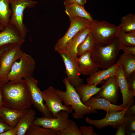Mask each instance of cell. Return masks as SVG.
<instances>
[{
	"mask_svg": "<svg viewBox=\"0 0 135 135\" xmlns=\"http://www.w3.org/2000/svg\"><path fill=\"white\" fill-rule=\"evenodd\" d=\"M1 88L4 107L21 111L28 110L32 106L28 86L24 79L1 84Z\"/></svg>",
	"mask_w": 135,
	"mask_h": 135,
	"instance_id": "cell-1",
	"label": "cell"
},
{
	"mask_svg": "<svg viewBox=\"0 0 135 135\" xmlns=\"http://www.w3.org/2000/svg\"><path fill=\"white\" fill-rule=\"evenodd\" d=\"M63 82L66 87V91L56 89V91L64 105L71 106L74 111V112L72 114L73 118L81 119L85 115L98 112L96 110L87 107L82 102L76 88L70 84L66 78L64 79Z\"/></svg>",
	"mask_w": 135,
	"mask_h": 135,
	"instance_id": "cell-2",
	"label": "cell"
},
{
	"mask_svg": "<svg viewBox=\"0 0 135 135\" xmlns=\"http://www.w3.org/2000/svg\"><path fill=\"white\" fill-rule=\"evenodd\" d=\"M120 46L116 38L107 45L96 44L90 52L91 58L100 68H108L116 63L118 55L120 50Z\"/></svg>",
	"mask_w": 135,
	"mask_h": 135,
	"instance_id": "cell-3",
	"label": "cell"
},
{
	"mask_svg": "<svg viewBox=\"0 0 135 135\" xmlns=\"http://www.w3.org/2000/svg\"><path fill=\"white\" fill-rule=\"evenodd\" d=\"M90 33L96 44L104 46L109 44L116 38L119 29L118 26L106 21L96 20L91 22Z\"/></svg>",
	"mask_w": 135,
	"mask_h": 135,
	"instance_id": "cell-4",
	"label": "cell"
},
{
	"mask_svg": "<svg viewBox=\"0 0 135 135\" xmlns=\"http://www.w3.org/2000/svg\"><path fill=\"white\" fill-rule=\"evenodd\" d=\"M38 4L33 0H11L12 14L10 23L14 25L25 38L28 32L26 26L24 22V13L26 8L34 7Z\"/></svg>",
	"mask_w": 135,
	"mask_h": 135,
	"instance_id": "cell-5",
	"label": "cell"
},
{
	"mask_svg": "<svg viewBox=\"0 0 135 135\" xmlns=\"http://www.w3.org/2000/svg\"><path fill=\"white\" fill-rule=\"evenodd\" d=\"M19 62L16 61L8 76V80L15 82L27 76H33L36 62L32 56L24 52Z\"/></svg>",
	"mask_w": 135,
	"mask_h": 135,
	"instance_id": "cell-6",
	"label": "cell"
},
{
	"mask_svg": "<svg viewBox=\"0 0 135 135\" xmlns=\"http://www.w3.org/2000/svg\"><path fill=\"white\" fill-rule=\"evenodd\" d=\"M24 52L21 47H10L2 52L0 60V83L1 84L8 82V76L14 63L22 57Z\"/></svg>",
	"mask_w": 135,
	"mask_h": 135,
	"instance_id": "cell-7",
	"label": "cell"
},
{
	"mask_svg": "<svg viewBox=\"0 0 135 135\" xmlns=\"http://www.w3.org/2000/svg\"><path fill=\"white\" fill-rule=\"evenodd\" d=\"M24 79L27 84L32 105L34 108L41 114L43 117L54 118L53 114L44 104L41 91L38 86V81L33 76H27Z\"/></svg>",
	"mask_w": 135,
	"mask_h": 135,
	"instance_id": "cell-8",
	"label": "cell"
},
{
	"mask_svg": "<svg viewBox=\"0 0 135 135\" xmlns=\"http://www.w3.org/2000/svg\"><path fill=\"white\" fill-rule=\"evenodd\" d=\"M55 89L51 86L46 89L41 91L43 98L46 102V106L53 114L54 118H56L57 113L62 110L66 111L71 114L73 112L72 108L63 104L62 100L56 92Z\"/></svg>",
	"mask_w": 135,
	"mask_h": 135,
	"instance_id": "cell-9",
	"label": "cell"
},
{
	"mask_svg": "<svg viewBox=\"0 0 135 135\" xmlns=\"http://www.w3.org/2000/svg\"><path fill=\"white\" fill-rule=\"evenodd\" d=\"M71 22L68 30L62 38L59 39L54 46L57 52L63 48L80 31L90 27L91 22L83 18L76 17L70 20Z\"/></svg>",
	"mask_w": 135,
	"mask_h": 135,
	"instance_id": "cell-10",
	"label": "cell"
},
{
	"mask_svg": "<svg viewBox=\"0 0 135 135\" xmlns=\"http://www.w3.org/2000/svg\"><path fill=\"white\" fill-rule=\"evenodd\" d=\"M69 114L66 111L62 110L56 114L55 118L35 117L33 123L45 128L60 131L67 126L69 120Z\"/></svg>",
	"mask_w": 135,
	"mask_h": 135,
	"instance_id": "cell-11",
	"label": "cell"
},
{
	"mask_svg": "<svg viewBox=\"0 0 135 135\" xmlns=\"http://www.w3.org/2000/svg\"><path fill=\"white\" fill-rule=\"evenodd\" d=\"M58 52L64 62L66 78L70 84L76 88L84 83L83 79L80 77V74L77 61L66 53Z\"/></svg>",
	"mask_w": 135,
	"mask_h": 135,
	"instance_id": "cell-12",
	"label": "cell"
},
{
	"mask_svg": "<svg viewBox=\"0 0 135 135\" xmlns=\"http://www.w3.org/2000/svg\"><path fill=\"white\" fill-rule=\"evenodd\" d=\"M25 40L16 27L11 24H8L0 32V51L9 46L21 47Z\"/></svg>",
	"mask_w": 135,
	"mask_h": 135,
	"instance_id": "cell-13",
	"label": "cell"
},
{
	"mask_svg": "<svg viewBox=\"0 0 135 135\" xmlns=\"http://www.w3.org/2000/svg\"><path fill=\"white\" fill-rule=\"evenodd\" d=\"M129 106L128 105L124 110L120 111L106 112L105 117L100 120H92L86 116V121L90 124L94 125L98 129H101L108 126L117 128L118 125L123 122L126 112Z\"/></svg>",
	"mask_w": 135,
	"mask_h": 135,
	"instance_id": "cell-14",
	"label": "cell"
},
{
	"mask_svg": "<svg viewBox=\"0 0 135 135\" xmlns=\"http://www.w3.org/2000/svg\"><path fill=\"white\" fill-rule=\"evenodd\" d=\"M119 89L115 75L106 80L96 97H102L111 103L116 104L118 99Z\"/></svg>",
	"mask_w": 135,
	"mask_h": 135,
	"instance_id": "cell-15",
	"label": "cell"
},
{
	"mask_svg": "<svg viewBox=\"0 0 135 135\" xmlns=\"http://www.w3.org/2000/svg\"><path fill=\"white\" fill-rule=\"evenodd\" d=\"M90 32V27L84 28L79 32L64 47L58 52L66 53L77 61L78 48Z\"/></svg>",
	"mask_w": 135,
	"mask_h": 135,
	"instance_id": "cell-16",
	"label": "cell"
},
{
	"mask_svg": "<svg viewBox=\"0 0 135 135\" xmlns=\"http://www.w3.org/2000/svg\"><path fill=\"white\" fill-rule=\"evenodd\" d=\"M116 76L122 96V103L120 106L125 108L128 105L134 104V97L130 90L124 71L120 66Z\"/></svg>",
	"mask_w": 135,
	"mask_h": 135,
	"instance_id": "cell-17",
	"label": "cell"
},
{
	"mask_svg": "<svg viewBox=\"0 0 135 135\" xmlns=\"http://www.w3.org/2000/svg\"><path fill=\"white\" fill-rule=\"evenodd\" d=\"M87 107L94 110H102L106 112H114L121 111L126 108L120 105L112 104L102 97H91L84 104Z\"/></svg>",
	"mask_w": 135,
	"mask_h": 135,
	"instance_id": "cell-18",
	"label": "cell"
},
{
	"mask_svg": "<svg viewBox=\"0 0 135 135\" xmlns=\"http://www.w3.org/2000/svg\"><path fill=\"white\" fill-rule=\"evenodd\" d=\"M120 67L117 63L106 69L98 70L86 79L87 84L97 86L102 82L116 75Z\"/></svg>",
	"mask_w": 135,
	"mask_h": 135,
	"instance_id": "cell-19",
	"label": "cell"
},
{
	"mask_svg": "<svg viewBox=\"0 0 135 135\" xmlns=\"http://www.w3.org/2000/svg\"><path fill=\"white\" fill-rule=\"evenodd\" d=\"M77 62L80 75L90 76L100 68L92 59L90 52L80 56Z\"/></svg>",
	"mask_w": 135,
	"mask_h": 135,
	"instance_id": "cell-20",
	"label": "cell"
},
{
	"mask_svg": "<svg viewBox=\"0 0 135 135\" xmlns=\"http://www.w3.org/2000/svg\"><path fill=\"white\" fill-rule=\"evenodd\" d=\"M28 110L17 111L4 106L0 108V117L12 128H14Z\"/></svg>",
	"mask_w": 135,
	"mask_h": 135,
	"instance_id": "cell-21",
	"label": "cell"
},
{
	"mask_svg": "<svg viewBox=\"0 0 135 135\" xmlns=\"http://www.w3.org/2000/svg\"><path fill=\"white\" fill-rule=\"evenodd\" d=\"M116 63L122 69L126 79L135 73V55L124 52Z\"/></svg>",
	"mask_w": 135,
	"mask_h": 135,
	"instance_id": "cell-22",
	"label": "cell"
},
{
	"mask_svg": "<svg viewBox=\"0 0 135 135\" xmlns=\"http://www.w3.org/2000/svg\"><path fill=\"white\" fill-rule=\"evenodd\" d=\"M36 111L31 108L28 109L21 118L15 127L17 135H25L35 118Z\"/></svg>",
	"mask_w": 135,
	"mask_h": 135,
	"instance_id": "cell-23",
	"label": "cell"
},
{
	"mask_svg": "<svg viewBox=\"0 0 135 135\" xmlns=\"http://www.w3.org/2000/svg\"><path fill=\"white\" fill-rule=\"evenodd\" d=\"M65 12L70 20L76 17L86 18L90 22L94 20L92 15L85 9L84 6L75 3L65 6Z\"/></svg>",
	"mask_w": 135,
	"mask_h": 135,
	"instance_id": "cell-24",
	"label": "cell"
},
{
	"mask_svg": "<svg viewBox=\"0 0 135 135\" xmlns=\"http://www.w3.org/2000/svg\"><path fill=\"white\" fill-rule=\"evenodd\" d=\"M102 88V86L99 88L94 85L82 83L76 89L82 102L84 104L93 96L97 94Z\"/></svg>",
	"mask_w": 135,
	"mask_h": 135,
	"instance_id": "cell-25",
	"label": "cell"
},
{
	"mask_svg": "<svg viewBox=\"0 0 135 135\" xmlns=\"http://www.w3.org/2000/svg\"><path fill=\"white\" fill-rule=\"evenodd\" d=\"M11 0H0V26L4 28L10 24L12 14Z\"/></svg>",
	"mask_w": 135,
	"mask_h": 135,
	"instance_id": "cell-26",
	"label": "cell"
},
{
	"mask_svg": "<svg viewBox=\"0 0 135 135\" xmlns=\"http://www.w3.org/2000/svg\"><path fill=\"white\" fill-rule=\"evenodd\" d=\"M116 38L120 45L135 46V30L127 33L119 29Z\"/></svg>",
	"mask_w": 135,
	"mask_h": 135,
	"instance_id": "cell-27",
	"label": "cell"
},
{
	"mask_svg": "<svg viewBox=\"0 0 135 135\" xmlns=\"http://www.w3.org/2000/svg\"><path fill=\"white\" fill-rule=\"evenodd\" d=\"M118 27L119 29L127 33L135 31V14H130L123 16Z\"/></svg>",
	"mask_w": 135,
	"mask_h": 135,
	"instance_id": "cell-28",
	"label": "cell"
},
{
	"mask_svg": "<svg viewBox=\"0 0 135 135\" xmlns=\"http://www.w3.org/2000/svg\"><path fill=\"white\" fill-rule=\"evenodd\" d=\"M96 44L90 32L84 40L78 46L77 56H80L86 53L90 52Z\"/></svg>",
	"mask_w": 135,
	"mask_h": 135,
	"instance_id": "cell-29",
	"label": "cell"
},
{
	"mask_svg": "<svg viewBox=\"0 0 135 135\" xmlns=\"http://www.w3.org/2000/svg\"><path fill=\"white\" fill-rule=\"evenodd\" d=\"M58 132L51 129L42 127L33 123L25 135H57Z\"/></svg>",
	"mask_w": 135,
	"mask_h": 135,
	"instance_id": "cell-30",
	"label": "cell"
},
{
	"mask_svg": "<svg viewBox=\"0 0 135 135\" xmlns=\"http://www.w3.org/2000/svg\"><path fill=\"white\" fill-rule=\"evenodd\" d=\"M57 135H82L80 129L76 123L71 119L69 120L66 127L64 130L58 131Z\"/></svg>",
	"mask_w": 135,
	"mask_h": 135,
	"instance_id": "cell-31",
	"label": "cell"
},
{
	"mask_svg": "<svg viewBox=\"0 0 135 135\" xmlns=\"http://www.w3.org/2000/svg\"><path fill=\"white\" fill-rule=\"evenodd\" d=\"M124 122L127 130L135 132V115H125Z\"/></svg>",
	"mask_w": 135,
	"mask_h": 135,
	"instance_id": "cell-32",
	"label": "cell"
},
{
	"mask_svg": "<svg viewBox=\"0 0 135 135\" xmlns=\"http://www.w3.org/2000/svg\"><path fill=\"white\" fill-rule=\"evenodd\" d=\"M82 135H98L94 131V128L91 126H83L80 128Z\"/></svg>",
	"mask_w": 135,
	"mask_h": 135,
	"instance_id": "cell-33",
	"label": "cell"
},
{
	"mask_svg": "<svg viewBox=\"0 0 135 135\" xmlns=\"http://www.w3.org/2000/svg\"><path fill=\"white\" fill-rule=\"evenodd\" d=\"M126 79L130 92L134 97L135 96V73Z\"/></svg>",
	"mask_w": 135,
	"mask_h": 135,
	"instance_id": "cell-34",
	"label": "cell"
},
{
	"mask_svg": "<svg viewBox=\"0 0 135 135\" xmlns=\"http://www.w3.org/2000/svg\"><path fill=\"white\" fill-rule=\"evenodd\" d=\"M120 48L124 53L135 55V46H126L120 44Z\"/></svg>",
	"mask_w": 135,
	"mask_h": 135,
	"instance_id": "cell-35",
	"label": "cell"
},
{
	"mask_svg": "<svg viewBox=\"0 0 135 135\" xmlns=\"http://www.w3.org/2000/svg\"><path fill=\"white\" fill-rule=\"evenodd\" d=\"M117 128V130L115 135H126L127 128L124 122L120 124Z\"/></svg>",
	"mask_w": 135,
	"mask_h": 135,
	"instance_id": "cell-36",
	"label": "cell"
},
{
	"mask_svg": "<svg viewBox=\"0 0 135 135\" xmlns=\"http://www.w3.org/2000/svg\"><path fill=\"white\" fill-rule=\"evenodd\" d=\"M12 128L0 117V134Z\"/></svg>",
	"mask_w": 135,
	"mask_h": 135,
	"instance_id": "cell-37",
	"label": "cell"
},
{
	"mask_svg": "<svg viewBox=\"0 0 135 135\" xmlns=\"http://www.w3.org/2000/svg\"><path fill=\"white\" fill-rule=\"evenodd\" d=\"M76 3L84 6L85 4L83 0H64V4L65 6Z\"/></svg>",
	"mask_w": 135,
	"mask_h": 135,
	"instance_id": "cell-38",
	"label": "cell"
},
{
	"mask_svg": "<svg viewBox=\"0 0 135 135\" xmlns=\"http://www.w3.org/2000/svg\"><path fill=\"white\" fill-rule=\"evenodd\" d=\"M125 114L127 115H135V105L134 104L128 108Z\"/></svg>",
	"mask_w": 135,
	"mask_h": 135,
	"instance_id": "cell-39",
	"label": "cell"
},
{
	"mask_svg": "<svg viewBox=\"0 0 135 135\" xmlns=\"http://www.w3.org/2000/svg\"><path fill=\"white\" fill-rule=\"evenodd\" d=\"M17 130L15 127L7 130L1 134L0 135H17Z\"/></svg>",
	"mask_w": 135,
	"mask_h": 135,
	"instance_id": "cell-40",
	"label": "cell"
},
{
	"mask_svg": "<svg viewBox=\"0 0 135 135\" xmlns=\"http://www.w3.org/2000/svg\"><path fill=\"white\" fill-rule=\"evenodd\" d=\"M1 84H0V108L4 107V97L1 88Z\"/></svg>",
	"mask_w": 135,
	"mask_h": 135,
	"instance_id": "cell-41",
	"label": "cell"
},
{
	"mask_svg": "<svg viewBox=\"0 0 135 135\" xmlns=\"http://www.w3.org/2000/svg\"><path fill=\"white\" fill-rule=\"evenodd\" d=\"M135 132L131 130H127L126 135H135Z\"/></svg>",
	"mask_w": 135,
	"mask_h": 135,
	"instance_id": "cell-42",
	"label": "cell"
},
{
	"mask_svg": "<svg viewBox=\"0 0 135 135\" xmlns=\"http://www.w3.org/2000/svg\"><path fill=\"white\" fill-rule=\"evenodd\" d=\"M10 47V46H7V47H5V48H4L3 49H2L0 51V56H1V55L2 53V52H3L4 50H6V49Z\"/></svg>",
	"mask_w": 135,
	"mask_h": 135,
	"instance_id": "cell-43",
	"label": "cell"
},
{
	"mask_svg": "<svg viewBox=\"0 0 135 135\" xmlns=\"http://www.w3.org/2000/svg\"><path fill=\"white\" fill-rule=\"evenodd\" d=\"M4 28L0 26V31H3L4 29Z\"/></svg>",
	"mask_w": 135,
	"mask_h": 135,
	"instance_id": "cell-44",
	"label": "cell"
},
{
	"mask_svg": "<svg viewBox=\"0 0 135 135\" xmlns=\"http://www.w3.org/2000/svg\"><path fill=\"white\" fill-rule=\"evenodd\" d=\"M87 0H83L85 4L86 3Z\"/></svg>",
	"mask_w": 135,
	"mask_h": 135,
	"instance_id": "cell-45",
	"label": "cell"
},
{
	"mask_svg": "<svg viewBox=\"0 0 135 135\" xmlns=\"http://www.w3.org/2000/svg\"></svg>",
	"mask_w": 135,
	"mask_h": 135,
	"instance_id": "cell-46",
	"label": "cell"
}]
</instances>
